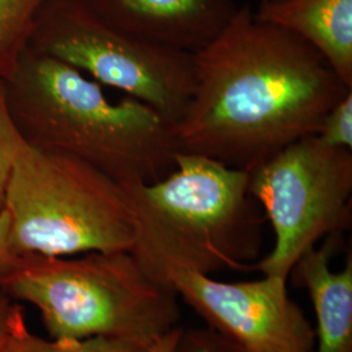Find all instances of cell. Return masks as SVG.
I'll use <instances>...</instances> for the list:
<instances>
[{
    "label": "cell",
    "mask_w": 352,
    "mask_h": 352,
    "mask_svg": "<svg viewBox=\"0 0 352 352\" xmlns=\"http://www.w3.org/2000/svg\"><path fill=\"white\" fill-rule=\"evenodd\" d=\"M19 257L11 244L10 215L6 209H0V280L11 273Z\"/></svg>",
    "instance_id": "ac0fdd59"
},
{
    "label": "cell",
    "mask_w": 352,
    "mask_h": 352,
    "mask_svg": "<svg viewBox=\"0 0 352 352\" xmlns=\"http://www.w3.org/2000/svg\"><path fill=\"white\" fill-rule=\"evenodd\" d=\"M4 352H157L155 343L140 340L90 337L82 340H45L21 327Z\"/></svg>",
    "instance_id": "4fadbf2b"
},
{
    "label": "cell",
    "mask_w": 352,
    "mask_h": 352,
    "mask_svg": "<svg viewBox=\"0 0 352 352\" xmlns=\"http://www.w3.org/2000/svg\"><path fill=\"white\" fill-rule=\"evenodd\" d=\"M49 0H0V81L14 74Z\"/></svg>",
    "instance_id": "7c38bea8"
},
{
    "label": "cell",
    "mask_w": 352,
    "mask_h": 352,
    "mask_svg": "<svg viewBox=\"0 0 352 352\" xmlns=\"http://www.w3.org/2000/svg\"><path fill=\"white\" fill-rule=\"evenodd\" d=\"M250 179L248 171L179 151L174 170L162 179L124 183L138 230L131 252L209 276L251 272L263 251L266 217Z\"/></svg>",
    "instance_id": "3957f363"
},
{
    "label": "cell",
    "mask_w": 352,
    "mask_h": 352,
    "mask_svg": "<svg viewBox=\"0 0 352 352\" xmlns=\"http://www.w3.org/2000/svg\"><path fill=\"white\" fill-rule=\"evenodd\" d=\"M132 254L227 338L256 352L315 351V329L289 298L286 279L263 276L228 283L164 257Z\"/></svg>",
    "instance_id": "ba28073f"
},
{
    "label": "cell",
    "mask_w": 352,
    "mask_h": 352,
    "mask_svg": "<svg viewBox=\"0 0 352 352\" xmlns=\"http://www.w3.org/2000/svg\"><path fill=\"white\" fill-rule=\"evenodd\" d=\"M13 119L28 144L76 158L118 183L149 184L170 174L175 123L128 97L110 101L74 67L29 46L6 81Z\"/></svg>",
    "instance_id": "7a4b0ae2"
},
{
    "label": "cell",
    "mask_w": 352,
    "mask_h": 352,
    "mask_svg": "<svg viewBox=\"0 0 352 352\" xmlns=\"http://www.w3.org/2000/svg\"><path fill=\"white\" fill-rule=\"evenodd\" d=\"M260 1H274V0H260Z\"/></svg>",
    "instance_id": "ffe728a7"
},
{
    "label": "cell",
    "mask_w": 352,
    "mask_h": 352,
    "mask_svg": "<svg viewBox=\"0 0 352 352\" xmlns=\"http://www.w3.org/2000/svg\"><path fill=\"white\" fill-rule=\"evenodd\" d=\"M180 327H176L174 330H171L168 334H166L164 337H161L160 340H155V350L157 352H171V349L174 346L177 333H179Z\"/></svg>",
    "instance_id": "d6986e66"
},
{
    "label": "cell",
    "mask_w": 352,
    "mask_h": 352,
    "mask_svg": "<svg viewBox=\"0 0 352 352\" xmlns=\"http://www.w3.org/2000/svg\"><path fill=\"white\" fill-rule=\"evenodd\" d=\"M109 24L133 37L196 54L218 37L239 6L235 0H87Z\"/></svg>",
    "instance_id": "9c48e42d"
},
{
    "label": "cell",
    "mask_w": 352,
    "mask_h": 352,
    "mask_svg": "<svg viewBox=\"0 0 352 352\" xmlns=\"http://www.w3.org/2000/svg\"><path fill=\"white\" fill-rule=\"evenodd\" d=\"M254 14L309 43L352 89V0L260 1Z\"/></svg>",
    "instance_id": "8fae6325"
},
{
    "label": "cell",
    "mask_w": 352,
    "mask_h": 352,
    "mask_svg": "<svg viewBox=\"0 0 352 352\" xmlns=\"http://www.w3.org/2000/svg\"><path fill=\"white\" fill-rule=\"evenodd\" d=\"M250 189L274 232L272 251L251 266L289 279L302 253L351 226L352 151L298 140L252 170Z\"/></svg>",
    "instance_id": "52a82bcc"
},
{
    "label": "cell",
    "mask_w": 352,
    "mask_h": 352,
    "mask_svg": "<svg viewBox=\"0 0 352 352\" xmlns=\"http://www.w3.org/2000/svg\"><path fill=\"white\" fill-rule=\"evenodd\" d=\"M316 136L327 146L352 151V91L327 111Z\"/></svg>",
    "instance_id": "2e32d148"
},
{
    "label": "cell",
    "mask_w": 352,
    "mask_h": 352,
    "mask_svg": "<svg viewBox=\"0 0 352 352\" xmlns=\"http://www.w3.org/2000/svg\"><path fill=\"white\" fill-rule=\"evenodd\" d=\"M25 325L21 307L8 296L0 295V352H4L13 336Z\"/></svg>",
    "instance_id": "e0dca14e"
},
{
    "label": "cell",
    "mask_w": 352,
    "mask_h": 352,
    "mask_svg": "<svg viewBox=\"0 0 352 352\" xmlns=\"http://www.w3.org/2000/svg\"><path fill=\"white\" fill-rule=\"evenodd\" d=\"M26 144V140L13 119L6 82L0 81V209L4 204L6 187L13 164Z\"/></svg>",
    "instance_id": "5bb4252c"
},
{
    "label": "cell",
    "mask_w": 352,
    "mask_h": 352,
    "mask_svg": "<svg viewBox=\"0 0 352 352\" xmlns=\"http://www.w3.org/2000/svg\"><path fill=\"white\" fill-rule=\"evenodd\" d=\"M342 245V232L327 236L320 248L302 253L289 276L307 289L315 308L316 352H352V257L340 272L331 258Z\"/></svg>",
    "instance_id": "30bf717a"
},
{
    "label": "cell",
    "mask_w": 352,
    "mask_h": 352,
    "mask_svg": "<svg viewBox=\"0 0 352 352\" xmlns=\"http://www.w3.org/2000/svg\"><path fill=\"white\" fill-rule=\"evenodd\" d=\"M17 254L131 252L136 219L122 183L76 158L30 144L19 154L3 208Z\"/></svg>",
    "instance_id": "5b68a950"
},
{
    "label": "cell",
    "mask_w": 352,
    "mask_h": 352,
    "mask_svg": "<svg viewBox=\"0 0 352 352\" xmlns=\"http://www.w3.org/2000/svg\"><path fill=\"white\" fill-rule=\"evenodd\" d=\"M30 47L149 104L175 124L188 109L193 55L128 34L104 21L87 0H49Z\"/></svg>",
    "instance_id": "8992f818"
},
{
    "label": "cell",
    "mask_w": 352,
    "mask_h": 352,
    "mask_svg": "<svg viewBox=\"0 0 352 352\" xmlns=\"http://www.w3.org/2000/svg\"><path fill=\"white\" fill-rule=\"evenodd\" d=\"M0 289L10 299L36 305L54 340L153 343L182 318L174 289L131 252H89L80 258L20 254Z\"/></svg>",
    "instance_id": "277c9868"
},
{
    "label": "cell",
    "mask_w": 352,
    "mask_h": 352,
    "mask_svg": "<svg viewBox=\"0 0 352 352\" xmlns=\"http://www.w3.org/2000/svg\"><path fill=\"white\" fill-rule=\"evenodd\" d=\"M195 89L176 123L180 151L251 173L314 136L352 89L304 39L239 6L223 32L193 54Z\"/></svg>",
    "instance_id": "6da1fadb"
},
{
    "label": "cell",
    "mask_w": 352,
    "mask_h": 352,
    "mask_svg": "<svg viewBox=\"0 0 352 352\" xmlns=\"http://www.w3.org/2000/svg\"><path fill=\"white\" fill-rule=\"evenodd\" d=\"M171 352H256L210 327L179 329Z\"/></svg>",
    "instance_id": "9a60e30c"
}]
</instances>
